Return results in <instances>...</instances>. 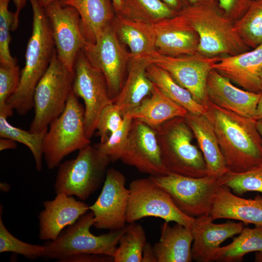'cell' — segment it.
I'll return each mask as SVG.
<instances>
[{
	"label": "cell",
	"instance_id": "6da1fadb",
	"mask_svg": "<svg viewBox=\"0 0 262 262\" xmlns=\"http://www.w3.org/2000/svg\"><path fill=\"white\" fill-rule=\"evenodd\" d=\"M205 116L211 123L229 170L247 171L262 163V138L256 120L209 101Z\"/></svg>",
	"mask_w": 262,
	"mask_h": 262
},
{
	"label": "cell",
	"instance_id": "7a4b0ae2",
	"mask_svg": "<svg viewBox=\"0 0 262 262\" xmlns=\"http://www.w3.org/2000/svg\"><path fill=\"white\" fill-rule=\"evenodd\" d=\"M28 0L33 12L32 34L27 46L25 66L20 72L18 86L6 103L20 115H25L33 107L36 86L56 52L50 24L44 8L38 0Z\"/></svg>",
	"mask_w": 262,
	"mask_h": 262
},
{
	"label": "cell",
	"instance_id": "3957f363",
	"mask_svg": "<svg viewBox=\"0 0 262 262\" xmlns=\"http://www.w3.org/2000/svg\"><path fill=\"white\" fill-rule=\"evenodd\" d=\"M198 34V52L209 56L235 55L249 50L235 31L233 22L216 5L189 4L178 12Z\"/></svg>",
	"mask_w": 262,
	"mask_h": 262
},
{
	"label": "cell",
	"instance_id": "277c9868",
	"mask_svg": "<svg viewBox=\"0 0 262 262\" xmlns=\"http://www.w3.org/2000/svg\"><path fill=\"white\" fill-rule=\"evenodd\" d=\"M94 213L88 212L73 224L63 230L54 240L43 245L42 258L61 261L71 256L80 254H95L114 257L121 236L130 227L110 230L100 235L90 231L93 226Z\"/></svg>",
	"mask_w": 262,
	"mask_h": 262
},
{
	"label": "cell",
	"instance_id": "5b68a950",
	"mask_svg": "<svg viewBox=\"0 0 262 262\" xmlns=\"http://www.w3.org/2000/svg\"><path fill=\"white\" fill-rule=\"evenodd\" d=\"M153 130L171 173L194 178L208 175L203 154L192 144V131L184 117L172 119Z\"/></svg>",
	"mask_w": 262,
	"mask_h": 262
},
{
	"label": "cell",
	"instance_id": "8992f818",
	"mask_svg": "<svg viewBox=\"0 0 262 262\" xmlns=\"http://www.w3.org/2000/svg\"><path fill=\"white\" fill-rule=\"evenodd\" d=\"M84 109L72 91L62 113L50 124L43 142V156L47 167L59 166L71 153L90 145L85 134Z\"/></svg>",
	"mask_w": 262,
	"mask_h": 262
},
{
	"label": "cell",
	"instance_id": "52a82bcc",
	"mask_svg": "<svg viewBox=\"0 0 262 262\" xmlns=\"http://www.w3.org/2000/svg\"><path fill=\"white\" fill-rule=\"evenodd\" d=\"M110 163L95 146L89 145L80 149L75 158L59 165L54 184L56 194L86 200L104 182Z\"/></svg>",
	"mask_w": 262,
	"mask_h": 262
},
{
	"label": "cell",
	"instance_id": "ba28073f",
	"mask_svg": "<svg viewBox=\"0 0 262 262\" xmlns=\"http://www.w3.org/2000/svg\"><path fill=\"white\" fill-rule=\"evenodd\" d=\"M74 72L69 71L58 58L56 50L50 65L35 89L34 116L30 131L38 132L48 126L64 110L72 90Z\"/></svg>",
	"mask_w": 262,
	"mask_h": 262
},
{
	"label": "cell",
	"instance_id": "9c48e42d",
	"mask_svg": "<svg viewBox=\"0 0 262 262\" xmlns=\"http://www.w3.org/2000/svg\"><path fill=\"white\" fill-rule=\"evenodd\" d=\"M149 178L169 195L180 211L194 218L209 213L214 196L223 181L222 176L194 178L173 173Z\"/></svg>",
	"mask_w": 262,
	"mask_h": 262
},
{
	"label": "cell",
	"instance_id": "30bf717a",
	"mask_svg": "<svg viewBox=\"0 0 262 262\" xmlns=\"http://www.w3.org/2000/svg\"><path fill=\"white\" fill-rule=\"evenodd\" d=\"M129 189L127 223H133L145 217H155L168 223L175 222L192 229L196 218L180 211L169 195L149 177L132 180Z\"/></svg>",
	"mask_w": 262,
	"mask_h": 262
},
{
	"label": "cell",
	"instance_id": "8fae6325",
	"mask_svg": "<svg viewBox=\"0 0 262 262\" xmlns=\"http://www.w3.org/2000/svg\"><path fill=\"white\" fill-rule=\"evenodd\" d=\"M82 50L91 65L104 76L114 100L124 83L131 56L118 38L112 24L104 28L95 43L86 42Z\"/></svg>",
	"mask_w": 262,
	"mask_h": 262
},
{
	"label": "cell",
	"instance_id": "7c38bea8",
	"mask_svg": "<svg viewBox=\"0 0 262 262\" xmlns=\"http://www.w3.org/2000/svg\"><path fill=\"white\" fill-rule=\"evenodd\" d=\"M220 56H209L200 52L180 56L163 55L157 50L147 57L150 63L167 71L174 80L188 90L199 104L209 102L206 86L208 75Z\"/></svg>",
	"mask_w": 262,
	"mask_h": 262
},
{
	"label": "cell",
	"instance_id": "4fadbf2b",
	"mask_svg": "<svg viewBox=\"0 0 262 262\" xmlns=\"http://www.w3.org/2000/svg\"><path fill=\"white\" fill-rule=\"evenodd\" d=\"M74 72L72 91L84 101L85 131L87 137L90 139L96 130L102 110L114 103V100L110 97L104 76L91 65L82 49L77 56Z\"/></svg>",
	"mask_w": 262,
	"mask_h": 262
},
{
	"label": "cell",
	"instance_id": "5bb4252c",
	"mask_svg": "<svg viewBox=\"0 0 262 262\" xmlns=\"http://www.w3.org/2000/svg\"><path fill=\"white\" fill-rule=\"evenodd\" d=\"M44 9L50 24L57 55L63 65L74 72L75 60L86 40L80 27V17L73 7L63 5L60 0Z\"/></svg>",
	"mask_w": 262,
	"mask_h": 262
},
{
	"label": "cell",
	"instance_id": "9a60e30c",
	"mask_svg": "<svg viewBox=\"0 0 262 262\" xmlns=\"http://www.w3.org/2000/svg\"><path fill=\"white\" fill-rule=\"evenodd\" d=\"M125 183L126 178L121 172L113 167L108 168L101 191L89 207L94 213L95 228L113 230L126 225L130 190Z\"/></svg>",
	"mask_w": 262,
	"mask_h": 262
},
{
	"label": "cell",
	"instance_id": "2e32d148",
	"mask_svg": "<svg viewBox=\"0 0 262 262\" xmlns=\"http://www.w3.org/2000/svg\"><path fill=\"white\" fill-rule=\"evenodd\" d=\"M120 160L150 176L171 173L163 161L154 130L138 120L132 119L127 147Z\"/></svg>",
	"mask_w": 262,
	"mask_h": 262
},
{
	"label": "cell",
	"instance_id": "e0dca14e",
	"mask_svg": "<svg viewBox=\"0 0 262 262\" xmlns=\"http://www.w3.org/2000/svg\"><path fill=\"white\" fill-rule=\"evenodd\" d=\"M156 50L169 56L191 55L198 52L199 37L188 19L179 12L153 23Z\"/></svg>",
	"mask_w": 262,
	"mask_h": 262
},
{
	"label": "cell",
	"instance_id": "ac0fdd59",
	"mask_svg": "<svg viewBox=\"0 0 262 262\" xmlns=\"http://www.w3.org/2000/svg\"><path fill=\"white\" fill-rule=\"evenodd\" d=\"M89 207L83 201L63 193L56 194L52 200L44 201V209L38 216L39 239L55 240L66 227L87 213Z\"/></svg>",
	"mask_w": 262,
	"mask_h": 262
},
{
	"label": "cell",
	"instance_id": "d6986e66",
	"mask_svg": "<svg viewBox=\"0 0 262 262\" xmlns=\"http://www.w3.org/2000/svg\"><path fill=\"white\" fill-rule=\"evenodd\" d=\"M243 228L244 223L242 222L214 223L209 214L196 218L191 229L193 237V260L198 262H213L215 252L221 244L239 234Z\"/></svg>",
	"mask_w": 262,
	"mask_h": 262
},
{
	"label": "cell",
	"instance_id": "ffe728a7",
	"mask_svg": "<svg viewBox=\"0 0 262 262\" xmlns=\"http://www.w3.org/2000/svg\"><path fill=\"white\" fill-rule=\"evenodd\" d=\"M209 100L215 105L242 116L253 118L261 93L240 89L214 69L210 72L206 82Z\"/></svg>",
	"mask_w": 262,
	"mask_h": 262
},
{
	"label": "cell",
	"instance_id": "44dd1931",
	"mask_svg": "<svg viewBox=\"0 0 262 262\" xmlns=\"http://www.w3.org/2000/svg\"><path fill=\"white\" fill-rule=\"evenodd\" d=\"M213 68L245 90L261 93L262 43L251 50L220 56Z\"/></svg>",
	"mask_w": 262,
	"mask_h": 262
},
{
	"label": "cell",
	"instance_id": "7402d4cb",
	"mask_svg": "<svg viewBox=\"0 0 262 262\" xmlns=\"http://www.w3.org/2000/svg\"><path fill=\"white\" fill-rule=\"evenodd\" d=\"M209 214L213 221L229 219L262 228V196L242 198L227 186L221 185L214 196Z\"/></svg>",
	"mask_w": 262,
	"mask_h": 262
},
{
	"label": "cell",
	"instance_id": "603a6c76",
	"mask_svg": "<svg viewBox=\"0 0 262 262\" xmlns=\"http://www.w3.org/2000/svg\"><path fill=\"white\" fill-rule=\"evenodd\" d=\"M149 64L147 57L131 58L129 61L127 79L119 93L114 100L123 117L132 111L145 98L150 95L154 84L146 72Z\"/></svg>",
	"mask_w": 262,
	"mask_h": 262
},
{
	"label": "cell",
	"instance_id": "cb8c5ba5",
	"mask_svg": "<svg viewBox=\"0 0 262 262\" xmlns=\"http://www.w3.org/2000/svg\"><path fill=\"white\" fill-rule=\"evenodd\" d=\"M112 24L120 41L129 48L131 58L147 57L156 50L153 23L115 14Z\"/></svg>",
	"mask_w": 262,
	"mask_h": 262
},
{
	"label": "cell",
	"instance_id": "d4e9b609",
	"mask_svg": "<svg viewBox=\"0 0 262 262\" xmlns=\"http://www.w3.org/2000/svg\"><path fill=\"white\" fill-rule=\"evenodd\" d=\"M198 142L208 175L222 177L229 170L214 129L203 115L187 113L184 117Z\"/></svg>",
	"mask_w": 262,
	"mask_h": 262
},
{
	"label": "cell",
	"instance_id": "484cf974",
	"mask_svg": "<svg viewBox=\"0 0 262 262\" xmlns=\"http://www.w3.org/2000/svg\"><path fill=\"white\" fill-rule=\"evenodd\" d=\"M78 12L80 27L87 42L94 43L104 28L112 23L115 12L111 0H60Z\"/></svg>",
	"mask_w": 262,
	"mask_h": 262
},
{
	"label": "cell",
	"instance_id": "4316f807",
	"mask_svg": "<svg viewBox=\"0 0 262 262\" xmlns=\"http://www.w3.org/2000/svg\"><path fill=\"white\" fill-rule=\"evenodd\" d=\"M149 96L126 115L142 121L154 129L172 119L184 117L188 113L154 84Z\"/></svg>",
	"mask_w": 262,
	"mask_h": 262
},
{
	"label": "cell",
	"instance_id": "83f0119b",
	"mask_svg": "<svg viewBox=\"0 0 262 262\" xmlns=\"http://www.w3.org/2000/svg\"><path fill=\"white\" fill-rule=\"evenodd\" d=\"M193 242L191 229L178 223L170 226L165 222L160 240L153 246L158 262H192Z\"/></svg>",
	"mask_w": 262,
	"mask_h": 262
},
{
	"label": "cell",
	"instance_id": "f1b7e54d",
	"mask_svg": "<svg viewBox=\"0 0 262 262\" xmlns=\"http://www.w3.org/2000/svg\"><path fill=\"white\" fill-rule=\"evenodd\" d=\"M146 72L153 83L173 101L188 112L205 115L206 107L196 101L191 93L178 84L165 70L150 63Z\"/></svg>",
	"mask_w": 262,
	"mask_h": 262
},
{
	"label": "cell",
	"instance_id": "f546056e",
	"mask_svg": "<svg viewBox=\"0 0 262 262\" xmlns=\"http://www.w3.org/2000/svg\"><path fill=\"white\" fill-rule=\"evenodd\" d=\"M262 252V228H244L232 242L220 246L216 251L213 262H241L251 252Z\"/></svg>",
	"mask_w": 262,
	"mask_h": 262
},
{
	"label": "cell",
	"instance_id": "4dcf8cb0",
	"mask_svg": "<svg viewBox=\"0 0 262 262\" xmlns=\"http://www.w3.org/2000/svg\"><path fill=\"white\" fill-rule=\"evenodd\" d=\"M118 14L126 17L152 23L175 15L177 12L162 0H121Z\"/></svg>",
	"mask_w": 262,
	"mask_h": 262
},
{
	"label": "cell",
	"instance_id": "1f68e13d",
	"mask_svg": "<svg viewBox=\"0 0 262 262\" xmlns=\"http://www.w3.org/2000/svg\"><path fill=\"white\" fill-rule=\"evenodd\" d=\"M7 117L0 115V137L11 139L27 146L34 158L36 170L42 168L43 142L48 129L38 132L26 131L12 126Z\"/></svg>",
	"mask_w": 262,
	"mask_h": 262
},
{
	"label": "cell",
	"instance_id": "d6a6232c",
	"mask_svg": "<svg viewBox=\"0 0 262 262\" xmlns=\"http://www.w3.org/2000/svg\"><path fill=\"white\" fill-rule=\"evenodd\" d=\"M147 242L146 232L143 226L131 223L129 229L121 236L115 254L114 262H141L144 246Z\"/></svg>",
	"mask_w": 262,
	"mask_h": 262
},
{
	"label": "cell",
	"instance_id": "836d02e7",
	"mask_svg": "<svg viewBox=\"0 0 262 262\" xmlns=\"http://www.w3.org/2000/svg\"><path fill=\"white\" fill-rule=\"evenodd\" d=\"M233 26L249 48L254 49L262 43V0H254L244 15L233 23Z\"/></svg>",
	"mask_w": 262,
	"mask_h": 262
},
{
	"label": "cell",
	"instance_id": "e575fe53",
	"mask_svg": "<svg viewBox=\"0 0 262 262\" xmlns=\"http://www.w3.org/2000/svg\"><path fill=\"white\" fill-rule=\"evenodd\" d=\"M222 185L237 195L249 192L262 193V163L247 171L235 173L229 170L222 176Z\"/></svg>",
	"mask_w": 262,
	"mask_h": 262
},
{
	"label": "cell",
	"instance_id": "d590c367",
	"mask_svg": "<svg viewBox=\"0 0 262 262\" xmlns=\"http://www.w3.org/2000/svg\"><path fill=\"white\" fill-rule=\"evenodd\" d=\"M0 211V253L12 252L30 260L42 257L43 245L27 243L14 236L4 224L1 217V206Z\"/></svg>",
	"mask_w": 262,
	"mask_h": 262
},
{
	"label": "cell",
	"instance_id": "8d00e7d4",
	"mask_svg": "<svg viewBox=\"0 0 262 262\" xmlns=\"http://www.w3.org/2000/svg\"><path fill=\"white\" fill-rule=\"evenodd\" d=\"M123 119L122 126L112 133L106 141L94 146L111 163L121 160L127 147L132 119L126 115Z\"/></svg>",
	"mask_w": 262,
	"mask_h": 262
},
{
	"label": "cell",
	"instance_id": "74e56055",
	"mask_svg": "<svg viewBox=\"0 0 262 262\" xmlns=\"http://www.w3.org/2000/svg\"><path fill=\"white\" fill-rule=\"evenodd\" d=\"M20 72L16 64H0V115L7 117L12 115L13 110L6 103L17 89Z\"/></svg>",
	"mask_w": 262,
	"mask_h": 262
},
{
	"label": "cell",
	"instance_id": "f35d334b",
	"mask_svg": "<svg viewBox=\"0 0 262 262\" xmlns=\"http://www.w3.org/2000/svg\"><path fill=\"white\" fill-rule=\"evenodd\" d=\"M10 0H0V64H16L11 54L9 45L10 31L14 22L15 13L8 9Z\"/></svg>",
	"mask_w": 262,
	"mask_h": 262
},
{
	"label": "cell",
	"instance_id": "ab89813d",
	"mask_svg": "<svg viewBox=\"0 0 262 262\" xmlns=\"http://www.w3.org/2000/svg\"><path fill=\"white\" fill-rule=\"evenodd\" d=\"M123 117L114 103L107 105L102 110L98 119L96 130L100 142L106 141L110 135L122 125Z\"/></svg>",
	"mask_w": 262,
	"mask_h": 262
},
{
	"label": "cell",
	"instance_id": "60d3db41",
	"mask_svg": "<svg viewBox=\"0 0 262 262\" xmlns=\"http://www.w3.org/2000/svg\"><path fill=\"white\" fill-rule=\"evenodd\" d=\"M222 14L233 23L242 17L254 0H216Z\"/></svg>",
	"mask_w": 262,
	"mask_h": 262
},
{
	"label": "cell",
	"instance_id": "b9f144b4",
	"mask_svg": "<svg viewBox=\"0 0 262 262\" xmlns=\"http://www.w3.org/2000/svg\"><path fill=\"white\" fill-rule=\"evenodd\" d=\"M114 262L112 256L95 254H80L69 256L61 262Z\"/></svg>",
	"mask_w": 262,
	"mask_h": 262
},
{
	"label": "cell",
	"instance_id": "7bdbcfd3",
	"mask_svg": "<svg viewBox=\"0 0 262 262\" xmlns=\"http://www.w3.org/2000/svg\"><path fill=\"white\" fill-rule=\"evenodd\" d=\"M141 262H158L153 246L147 242L143 249Z\"/></svg>",
	"mask_w": 262,
	"mask_h": 262
},
{
	"label": "cell",
	"instance_id": "ee69618b",
	"mask_svg": "<svg viewBox=\"0 0 262 262\" xmlns=\"http://www.w3.org/2000/svg\"><path fill=\"white\" fill-rule=\"evenodd\" d=\"M171 9L178 12L190 4L189 0H162Z\"/></svg>",
	"mask_w": 262,
	"mask_h": 262
},
{
	"label": "cell",
	"instance_id": "f6af8a7d",
	"mask_svg": "<svg viewBox=\"0 0 262 262\" xmlns=\"http://www.w3.org/2000/svg\"><path fill=\"white\" fill-rule=\"evenodd\" d=\"M27 0H13L16 7V11L14 16V22L13 25L12 31L16 30L18 25L19 15L21 10L25 6Z\"/></svg>",
	"mask_w": 262,
	"mask_h": 262
},
{
	"label": "cell",
	"instance_id": "bcb514c9",
	"mask_svg": "<svg viewBox=\"0 0 262 262\" xmlns=\"http://www.w3.org/2000/svg\"><path fill=\"white\" fill-rule=\"evenodd\" d=\"M16 142L7 138H0V150L2 151L8 149H15L17 147Z\"/></svg>",
	"mask_w": 262,
	"mask_h": 262
},
{
	"label": "cell",
	"instance_id": "7dc6e473",
	"mask_svg": "<svg viewBox=\"0 0 262 262\" xmlns=\"http://www.w3.org/2000/svg\"><path fill=\"white\" fill-rule=\"evenodd\" d=\"M262 118V93L259 100L256 111L253 119L257 120Z\"/></svg>",
	"mask_w": 262,
	"mask_h": 262
},
{
	"label": "cell",
	"instance_id": "c3c4849f",
	"mask_svg": "<svg viewBox=\"0 0 262 262\" xmlns=\"http://www.w3.org/2000/svg\"><path fill=\"white\" fill-rule=\"evenodd\" d=\"M191 4H207L217 6L216 0H189Z\"/></svg>",
	"mask_w": 262,
	"mask_h": 262
},
{
	"label": "cell",
	"instance_id": "681fc988",
	"mask_svg": "<svg viewBox=\"0 0 262 262\" xmlns=\"http://www.w3.org/2000/svg\"><path fill=\"white\" fill-rule=\"evenodd\" d=\"M114 7L115 14H118L121 10V0H111Z\"/></svg>",
	"mask_w": 262,
	"mask_h": 262
},
{
	"label": "cell",
	"instance_id": "f907efd6",
	"mask_svg": "<svg viewBox=\"0 0 262 262\" xmlns=\"http://www.w3.org/2000/svg\"><path fill=\"white\" fill-rule=\"evenodd\" d=\"M256 125L257 129L262 138V118L256 120Z\"/></svg>",
	"mask_w": 262,
	"mask_h": 262
},
{
	"label": "cell",
	"instance_id": "816d5d0a",
	"mask_svg": "<svg viewBox=\"0 0 262 262\" xmlns=\"http://www.w3.org/2000/svg\"><path fill=\"white\" fill-rule=\"evenodd\" d=\"M0 190L3 192H7L10 190V186L5 182H1L0 184Z\"/></svg>",
	"mask_w": 262,
	"mask_h": 262
},
{
	"label": "cell",
	"instance_id": "f5cc1de1",
	"mask_svg": "<svg viewBox=\"0 0 262 262\" xmlns=\"http://www.w3.org/2000/svg\"><path fill=\"white\" fill-rule=\"evenodd\" d=\"M56 0H38L39 2L41 4V5L44 8L47 6L48 4Z\"/></svg>",
	"mask_w": 262,
	"mask_h": 262
},
{
	"label": "cell",
	"instance_id": "db71d44e",
	"mask_svg": "<svg viewBox=\"0 0 262 262\" xmlns=\"http://www.w3.org/2000/svg\"><path fill=\"white\" fill-rule=\"evenodd\" d=\"M255 261L256 262H262V252L256 253Z\"/></svg>",
	"mask_w": 262,
	"mask_h": 262
},
{
	"label": "cell",
	"instance_id": "11a10c76",
	"mask_svg": "<svg viewBox=\"0 0 262 262\" xmlns=\"http://www.w3.org/2000/svg\"><path fill=\"white\" fill-rule=\"evenodd\" d=\"M261 93H262V72L261 75V85H260Z\"/></svg>",
	"mask_w": 262,
	"mask_h": 262
}]
</instances>
